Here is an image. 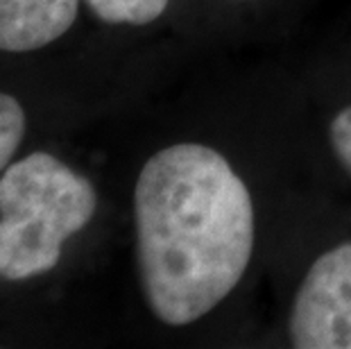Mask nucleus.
<instances>
[{"instance_id":"f257e3e1","label":"nucleus","mask_w":351,"mask_h":349,"mask_svg":"<svg viewBox=\"0 0 351 349\" xmlns=\"http://www.w3.org/2000/svg\"><path fill=\"white\" fill-rule=\"evenodd\" d=\"M136 261L147 309L186 326L243 281L256 245L252 193L215 147L182 141L143 163L134 186Z\"/></svg>"},{"instance_id":"0eeeda50","label":"nucleus","mask_w":351,"mask_h":349,"mask_svg":"<svg viewBox=\"0 0 351 349\" xmlns=\"http://www.w3.org/2000/svg\"><path fill=\"white\" fill-rule=\"evenodd\" d=\"M328 141L340 166L351 177V105L342 107L328 123Z\"/></svg>"},{"instance_id":"f03ea898","label":"nucleus","mask_w":351,"mask_h":349,"mask_svg":"<svg viewBox=\"0 0 351 349\" xmlns=\"http://www.w3.org/2000/svg\"><path fill=\"white\" fill-rule=\"evenodd\" d=\"M98 209L88 177L48 152H32L0 175V279L23 281L62 261L64 243Z\"/></svg>"},{"instance_id":"39448f33","label":"nucleus","mask_w":351,"mask_h":349,"mask_svg":"<svg viewBox=\"0 0 351 349\" xmlns=\"http://www.w3.org/2000/svg\"><path fill=\"white\" fill-rule=\"evenodd\" d=\"M170 0H86L91 12L109 25H150L163 16Z\"/></svg>"},{"instance_id":"20e7f679","label":"nucleus","mask_w":351,"mask_h":349,"mask_svg":"<svg viewBox=\"0 0 351 349\" xmlns=\"http://www.w3.org/2000/svg\"><path fill=\"white\" fill-rule=\"evenodd\" d=\"M80 0H0V50L32 53L62 39L77 19Z\"/></svg>"},{"instance_id":"7ed1b4c3","label":"nucleus","mask_w":351,"mask_h":349,"mask_svg":"<svg viewBox=\"0 0 351 349\" xmlns=\"http://www.w3.org/2000/svg\"><path fill=\"white\" fill-rule=\"evenodd\" d=\"M288 338L297 349H351V241L322 252L304 274Z\"/></svg>"},{"instance_id":"6e6552de","label":"nucleus","mask_w":351,"mask_h":349,"mask_svg":"<svg viewBox=\"0 0 351 349\" xmlns=\"http://www.w3.org/2000/svg\"><path fill=\"white\" fill-rule=\"evenodd\" d=\"M236 3H252V0H236Z\"/></svg>"},{"instance_id":"423d86ee","label":"nucleus","mask_w":351,"mask_h":349,"mask_svg":"<svg viewBox=\"0 0 351 349\" xmlns=\"http://www.w3.org/2000/svg\"><path fill=\"white\" fill-rule=\"evenodd\" d=\"M25 136L23 105L10 93H0V175L10 166L21 141Z\"/></svg>"}]
</instances>
